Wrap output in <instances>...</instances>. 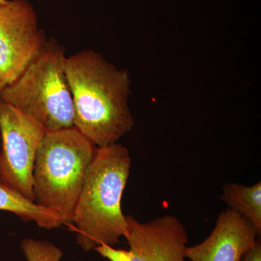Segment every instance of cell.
Here are the masks:
<instances>
[{
    "instance_id": "6",
    "label": "cell",
    "mask_w": 261,
    "mask_h": 261,
    "mask_svg": "<svg viewBox=\"0 0 261 261\" xmlns=\"http://www.w3.org/2000/svg\"><path fill=\"white\" fill-rule=\"evenodd\" d=\"M128 250L99 245L94 250L109 261H186L188 233L176 216L164 215L148 222L126 216Z\"/></svg>"
},
{
    "instance_id": "4",
    "label": "cell",
    "mask_w": 261,
    "mask_h": 261,
    "mask_svg": "<svg viewBox=\"0 0 261 261\" xmlns=\"http://www.w3.org/2000/svg\"><path fill=\"white\" fill-rule=\"evenodd\" d=\"M64 48L47 42L0 99L18 108L46 132L74 126L73 98L65 73Z\"/></svg>"
},
{
    "instance_id": "7",
    "label": "cell",
    "mask_w": 261,
    "mask_h": 261,
    "mask_svg": "<svg viewBox=\"0 0 261 261\" xmlns=\"http://www.w3.org/2000/svg\"><path fill=\"white\" fill-rule=\"evenodd\" d=\"M46 43L28 0H8L0 5V90L21 75Z\"/></svg>"
},
{
    "instance_id": "10",
    "label": "cell",
    "mask_w": 261,
    "mask_h": 261,
    "mask_svg": "<svg viewBox=\"0 0 261 261\" xmlns=\"http://www.w3.org/2000/svg\"><path fill=\"white\" fill-rule=\"evenodd\" d=\"M219 199L231 210L249 220L261 233V181L250 186L230 182Z\"/></svg>"
},
{
    "instance_id": "5",
    "label": "cell",
    "mask_w": 261,
    "mask_h": 261,
    "mask_svg": "<svg viewBox=\"0 0 261 261\" xmlns=\"http://www.w3.org/2000/svg\"><path fill=\"white\" fill-rule=\"evenodd\" d=\"M46 133L37 122L0 99V178L33 202L34 163Z\"/></svg>"
},
{
    "instance_id": "9",
    "label": "cell",
    "mask_w": 261,
    "mask_h": 261,
    "mask_svg": "<svg viewBox=\"0 0 261 261\" xmlns=\"http://www.w3.org/2000/svg\"><path fill=\"white\" fill-rule=\"evenodd\" d=\"M0 211L16 215L27 222H34L46 229L64 225L61 216L54 211L43 207L25 198L0 178Z\"/></svg>"
},
{
    "instance_id": "2",
    "label": "cell",
    "mask_w": 261,
    "mask_h": 261,
    "mask_svg": "<svg viewBox=\"0 0 261 261\" xmlns=\"http://www.w3.org/2000/svg\"><path fill=\"white\" fill-rule=\"evenodd\" d=\"M132 159L121 144L97 147L78 200L71 228L85 252L99 245L114 247L127 232L121 200L129 177Z\"/></svg>"
},
{
    "instance_id": "3",
    "label": "cell",
    "mask_w": 261,
    "mask_h": 261,
    "mask_svg": "<svg viewBox=\"0 0 261 261\" xmlns=\"http://www.w3.org/2000/svg\"><path fill=\"white\" fill-rule=\"evenodd\" d=\"M97 147L75 126L48 132L33 172L34 202L61 216L71 228L75 203Z\"/></svg>"
},
{
    "instance_id": "12",
    "label": "cell",
    "mask_w": 261,
    "mask_h": 261,
    "mask_svg": "<svg viewBox=\"0 0 261 261\" xmlns=\"http://www.w3.org/2000/svg\"><path fill=\"white\" fill-rule=\"evenodd\" d=\"M241 261H261L260 237L257 239L255 245L244 254Z\"/></svg>"
},
{
    "instance_id": "13",
    "label": "cell",
    "mask_w": 261,
    "mask_h": 261,
    "mask_svg": "<svg viewBox=\"0 0 261 261\" xmlns=\"http://www.w3.org/2000/svg\"><path fill=\"white\" fill-rule=\"evenodd\" d=\"M8 0H0V5L5 4V3H7Z\"/></svg>"
},
{
    "instance_id": "11",
    "label": "cell",
    "mask_w": 261,
    "mask_h": 261,
    "mask_svg": "<svg viewBox=\"0 0 261 261\" xmlns=\"http://www.w3.org/2000/svg\"><path fill=\"white\" fill-rule=\"evenodd\" d=\"M20 247L27 261H61L63 257L62 249L47 240L23 238Z\"/></svg>"
},
{
    "instance_id": "1",
    "label": "cell",
    "mask_w": 261,
    "mask_h": 261,
    "mask_svg": "<svg viewBox=\"0 0 261 261\" xmlns=\"http://www.w3.org/2000/svg\"><path fill=\"white\" fill-rule=\"evenodd\" d=\"M74 126L97 147L117 143L135 124L128 99L129 73L100 53L82 50L65 58Z\"/></svg>"
},
{
    "instance_id": "8",
    "label": "cell",
    "mask_w": 261,
    "mask_h": 261,
    "mask_svg": "<svg viewBox=\"0 0 261 261\" xmlns=\"http://www.w3.org/2000/svg\"><path fill=\"white\" fill-rule=\"evenodd\" d=\"M259 237L249 220L228 207L220 213L211 234L187 246L185 255L191 261H241Z\"/></svg>"
}]
</instances>
